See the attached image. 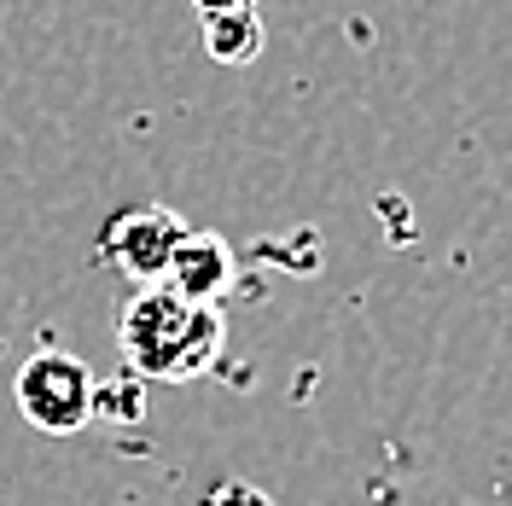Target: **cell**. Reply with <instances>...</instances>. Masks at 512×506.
Listing matches in <instances>:
<instances>
[{"mask_svg": "<svg viewBox=\"0 0 512 506\" xmlns=\"http://www.w3.org/2000/svg\"><path fill=\"white\" fill-rule=\"evenodd\" d=\"M117 349L140 379L187 384L222 355V309L187 303L169 285L134 291L128 309L117 315Z\"/></svg>", "mask_w": 512, "mask_h": 506, "instance_id": "1", "label": "cell"}, {"mask_svg": "<svg viewBox=\"0 0 512 506\" xmlns=\"http://www.w3.org/2000/svg\"><path fill=\"white\" fill-rule=\"evenodd\" d=\"M198 24H204V47L216 64H251L262 53V18L251 6H216Z\"/></svg>", "mask_w": 512, "mask_h": 506, "instance_id": "5", "label": "cell"}, {"mask_svg": "<svg viewBox=\"0 0 512 506\" xmlns=\"http://www.w3.org/2000/svg\"><path fill=\"white\" fill-rule=\"evenodd\" d=\"M169 291L175 297H187V303H222L227 285H233V251H227V239L216 233H187V245L175 256V268H169Z\"/></svg>", "mask_w": 512, "mask_h": 506, "instance_id": "4", "label": "cell"}, {"mask_svg": "<svg viewBox=\"0 0 512 506\" xmlns=\"http://www.w3.org/2000/svg\"><path fill=\"white\" fill-rule=\"evenodd\" d=\"M12 396H18L24 419H30L35 431H47V437H70V431H82L94 419V373L76 355H64V349L30 355L18 367Z\"/></svg>", "mask_w": 512, "mask_h": 506, "instance_id": "2", "label": "cell"}, {"mask_svg": "<svg viewBox=\"0 0 512 506\" xmlns=\"http://www.w3.org/2000/svg\"><path fill=\"white\" fill-rule=\"evenodd\" d=\"M192 227L175 216V210H158V204H140V210H123L105 222V256L123 268L128 280H140V291L169 280L175 256L187 245Z\"/></svg>", "mask_w": 512, "mask_h": 506, "instance_id": "3", "label": "cell"}]
</instances>
